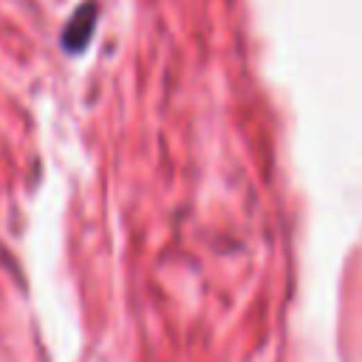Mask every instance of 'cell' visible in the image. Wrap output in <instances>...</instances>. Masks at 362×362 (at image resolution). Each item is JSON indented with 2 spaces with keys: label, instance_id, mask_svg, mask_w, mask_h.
Masks as SVG:
<instances>
[{
  "label": "cell",
  "instance_id": "6da1fadb",
  "mask_svg": "<svg viewBox=\"0 0 362 362\" xmlns=\"http://www.w3.org/2000/svg\"><path fill=\"white\" fill-rule=\"evenodd\" d=\"M90 28H93V6H82V8L74 14L71 25L65 28V45L74 48V51H79V48L88 42Z\"/></svg>",
  "mask_w": 362,
  "mask_h": 362
}]
</instances>
